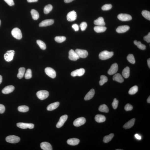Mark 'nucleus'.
I'll return each instance as SVG.
<instances>
[{"label": "nucleus", "instance_id": "nucleus-1", "mask_svg": "<svg viewBox=\"0 0 150 150\" xmlns=\"http://www.w3.org/2000/svg\"><path fill=\"white\" fill-rule=\"evenodd\" d=\"M113 52H109L107 51H104L101 52L99 54V58L101 60H106L110 58L113 55Z\"/></svg>", "mask_w": 150, "mask_h": 150}, {"label": "nucleus", "instance_id": "nucleus-2", "mask_svg": "<svg viewBox=\"0 0 150 150\" xmlns=\"http://www.w3.org/2000/svg\"><path fill=\"white\" fill-rule=\"evenodd\" d=\"M37 96L40 100H45L49 96V93L47 91L43 90L39 91L37 93Z\"/></svg>", "mask_w": 150, "mask_h": 150}, {"label": "nucleus", "instance_id": "nucleus-3", "mask_svg": "<svg viewBox=\"0 0 150 150\" xmlns=\"http://www.w3.org/2000/svg\"><path fill=\"white\" fill-rule=\"evenodd\" d=\"M15 51L13 50H10L5 53L4 55V58L5 61L7 62L11 61L14 58Z\"/></svg>", "mask_w": 150, "mask_h": 150}, {"label": "nucleus", "instance_id": "nucleus-4", "mask_svg": "<svg viewBox=\"0 0 150 150\" xmlns=\"http://www.w3.org/2000/svg\"><path fill=\"white\" fill-rule=\"evenodd\" d=\"M11 33L13 37L16 39L20 40L22 38V34L20 29L17 28H14L12 29Z\"/></svg>", "mask_w": 150, "mask_h": 150}, {"label": "nucleus", "instance_id": "nucleus-5", "mask_svg": "<svg viewBox=\"0 0 150 150\" xmlns=\"http://www.w3.org/2000/svg\"><path fill=\"white\" fill-rule=\"evenodd\" d=\"M7 142L11 143H16L19 142L20 138L19 137L15 136H10L6 138Z\"/></svg>", "mask_w": 150, "mask_h": 150}, {"label": "nucleus", "instance_id": "nucleus-6", "mask_svg": "<svg viewBox=\"0 0 150 150\" xmlns=\"http://www.w3.org/2000/svg\"><path fill=\"white\" fill-rule=\"evenodd\" d=\"M45 72L46 74L50 77L54 79L56 76V72L54 69L51 68L47 67L45 69Z\"/></svg>", "mask_w": 150, "mask_h": 150}, {"label": "nucleus", "instance_id": "nucleus-7", "mask_svg": "<svg viewBox=\"0 0 150 150\" xmlns=\"http://www.w3.org/2000/svg\"><path fill=\"white\" fill-rule=\"evenodd\" d=\"M18 127L23 129L27 128L33 129L34 127V124L32 123H19L16 124Z\"/></svg>", "mask_w": 150, "mask_h": 150}, {"label": "nucleus", "instance_id": "nucleus-8", "mask_svg": "<svg viewBox=\"0 0 150 150\" xmlns=\"http://www.w3.org/2000/svg\"><path fill=\"white\" fill-rule=\"evenodd\" d=\"M86 120L85 118L81 117L77 118L73 122V124L75 126L79 127L83 125L85 123Z\"/></svg>", "mask_w": 150, "mask_h": 150}, {"label": "nucleus", "instance_id": "nucleus-9", "mask_svg": "<svg viewBox=\"0 0 150 150\" xmlns=\"http://www.w3.org/2000/svg\"><path fill=\"white\" fill-rule=\"evenodd\" d=\"M118 18L120 20L123 21H130L132 19V16L130 14H123L118 15Z\"/></svg>", "mask_w": 150, "mask_h": 150}, {"label": "nucleus", "instance_id": "nucleus-10", "mask_svg": "<svg viewBox=\"0 0 150 150\" xmlns=\"http://www.w3.org/2000/svg\"><path fill=\"white\" fill-rule=\"evenodd\" d=\"M69 58L72 61H76L80 58V57L75 51L73 50H71L69 52Z\"/></svg>", "mask_w": 150, "mask_h": 150}, {"label": "nucleus", "instance_id": "nucleus-11", "mask_svg": "<svg viewBox=\"0 0 150 150\" xmlns=\"http://www.w3.org/2000/svg\"><path fill=\"white\" fill-rule=\"evenodd\" d=\"M85 72V69L83 68H81L73 71L71 73V75L73 77L77 76L81 77L84 74Z\"/></svg>", "mask_w": 150, "mask_h": 150}, {"label": "nucleus", "instance_id": "nucleus-12", "mask_svg": "<svg viewBox=\"0 0 150 150\" xmlns=\"http://www.w3.org/2000/svg\"><path fill=\"white\" fill-rule=\"evenodd\" d=\"M77 14L74 11H72L69 12L67 14V19L68 20L69 22H72L76 19Z\"/></svg>", "mask_w": 150, "mask_h": 150}, {"label": "nucleus", "instance_id": "nucleus-13", "mask_svg": "<svg viewBox=\"0 0 150 150\" xmlns=\"http://www.w3.org/2000/svg\"><path fill=\"white\" fill-rule=\"evenodd\" d=\"M75 52L77 53L80 57L81 58H85L88 55V52L85 50L77 49L76 50Z\"/></svg>", "mask_w": 150, "mask_h": 150}, {"label": "nucleus", "instance_id": "nucleus-14", "mask_svg": "<svg viewBox=\"0 0 150 150\" xmlns=\"http://www.w3.org/2000/svg\"><path fill=\"white\" fill-rule=\"evenodd\" d=\"M67 119L68 116L67 115H64L61 116L59 122L56 124V127L59 128L62 127L67 121Z\"/></svg>", "mask_w": 150, "mask_h": 150}, {"label": "nucleus", "instance_id": "nucleus-15", "mask_svg": "<svg viewBox=\"0 0 150 150\" xmlns=\"http://www.w3.org/2000/svg\"><path fill=\"white\" fill-rule=\"evenodd\" d=\"M118 70V65L117 63H114L112 65L108 71V74L109 75H113L117 72Z\"/></svg>", "mask_w": 150, "mask_h": 150}, {"label": "nucleus", "instance_id": "nucleus-16", "mask_svg": "<svg viewBox=\"0 0 150 150\" xmlns=\"http://www.w3.org/2000/svg\"><path fill=\"white\" fill-rule=\"evenodd\" d=\"M54 20L52 19H47L42 21L39 25L40 27H45L49 26L54 24Z\"/></svg>", "mask_w": 150, "mask_h": 150}, {"label": "nucleus", "instance_id": "nucleus-17", "mask_svg": "<svg viewBox=\"0 0 150 150\" xmlns=\"http://www.w3.org/2000/svg\"><path fill=\"white\" fill-rule=\"evenodd\" d=\"M129 29L130 27L128 25H123L118 27L116 31L118 33H123L126 32Z\"/></svg>", "mask_w": 150, "mask_h": 150}, {"label": "nucleus", "instance_id": "nucleus-18", "mask_svg": "<svg viewBox=\"0 0 150 150\" xmlns=\"http://www.w3.org/2000/svg\"><path fill=\"white\" fill-rule=\"evenodd\" d=\"M14 89V87L13 86H8L2 90V92L4 94H8L13 92Z\"/></svg>", "mask_w": 150, "mask_h": 150}, {"label": "nucleus", "instance_id": "nucleus-19", "mask_svg": "<svg viewBox=\"0 0 150 150\" xmlns=\"http://www.w3.org/2000/svg\"><path fill=\"white\" fill-rule=\"evenodd\" d=\"M41 148L44 150H53L52 146L49 143L44 142L41 143Z\"/></svg>", "mask_w": 150, "mask_h": 150}, {"label": "nucleus", "instance_id": "nucleus-20", "mask_svg": "<svg viewBox=\"0 0 150 150\" xmlns=\"http://www.w3.org/2000/svg\"><path fill=\"white\" fill-rule=\"evenodd\" d=\"M60 103L58 102H56L51 103L48 106L47 109L48 111H51L56 109L59 106Z\"/></svg>", "mask_w": 150, "mask_h": 150}, {"label": "nucleus", "instance_id": "nucleus-21", "mask_svg": "<svg viewBox=\"0 0 150 150\" xmlns=\"http://www.w3.org/2000/svg\"><path fill=\"white\" fill-rule=\"evenodd\" d=\"M94 24L97 26H104L105 25L104 19L101 17H99L96 20H95Z\"/></svg>", "mask_w": 150, "mask_h": 150}, {"label": "nucleus", "instance_id": "nucleus-22", "mask_svg": "<svg viewBox=\"0 0 150 150\" xmlns=\"http://www.w3.org/2000/svg\"><path fill=\"white\" fill-rule=\"evenodd\" d=\"M79 139L77 138H70L67 141L68 144L72 146L78 145L80 143Z\"/></svg>", "mask_w": 150, "mask_h": 150}, {"label": "nucleus", "instance_id": "nucleus-23", "mask_svg": "<svg viewBox=\"0 0 150 150\" xmlns=\"http://www.w3.org/2000/svg\"><path fill=\"white\" fill-rule=\"evenodd\" d=\"M95 94V91L94 89H91L88 93L86 94L84 98V99L85 100H90L93 98Z\"/></svg>", "mask_w": 150, "mask_h": 150}, {"label": "nucleus", "instance_id": "nucleus-24", "mask_svg": "<svg viewBox=\"0 0 150 150\" xmlns=\"http://www.w3.org/2000/svg\"><path fill=\"white\" fill-rule=\"evenodd\" d=\"M136 119H133L127 122L123 126V128L125 129H128L132 127L134 125Z\"/></svg>", "mask_w": 150, "mask_h": 150}, {"label": "nucleus", "instance_id": "nucleus-25", "mask_svg": "<svg viewBox=\"0 0 150 150\" xmlns=\"http://www.w3.org/2000/svg\"><path fill=\"white\" fill-rule=\"evenodd\" d=\"M113 80L120 83H122L124 81L122 76L120 73L116 74L113 76Z\"/></svg>", "mask_w": 150, "mask_h": 150}, {"label": "nucleus", "instance_id": "nucleus-26", "mask_svg": "<svg viewBox=\"0 0 150 150\" xmlns=\"http://www.w3.org/2000/svg\"><path fill=\"white\" fill-rule=\"evenodd\" d=\"M94 29L96 32L100 33L104 32L106 30L107 28L104 26H97L94 27Z\"/></svg>", "mask_w": 150, "mask_h": 150}, {"label": "nucleus", "instance_id": "nucleus-27", "mask_svg": "<svg viewBox=\"0 0 150 150\" xmlns=\"http://www.w3.org/2000/svg\"><path fill=\"white\" fill-rule=\"evenodd\" d=\"M95 120L98 123H102L105 121L106 118L104 116L101 115H97L95 116Z\"/></svg>", "mask_w": 150, "mask_h": 150}, {"label": "nucleus", "instance_id": "nucleus-28", "mask_svg": "<svg viewBox=\"0 0 150 150\" xmlns=\"http://www.w3.org/2000/svg\"><path fill=\"white\" fill-rule=\"evenodd\" d=\"M130 72L129 68L128 67H126L123 69L122 71V75L124 77L127 79L129 77Z\"/></svg>", "mask_w": 150, "mask_h": 150}, {"label": "nucleus", "instance_id": "nucleus-29", "mask_svg": "<svg viewBox=\"0 0 150 150\" xmlns=\"http://www.w3.org/2000/svg\"><path fill=\"white\" fill-rule=\"evenodd\" d=\"M31 13L33 20H37L39 18V14L37 11L34 9L32 10L31 11Z\"/></svg>", "mask_w": 150, "mask_h": 150}, {"label": "nucleus", "instance_id": "nucleus-30", "mask_svg": "<svg viewBox=\"0 0 150 150\" xmlns=\"http://www.w3.org/2000/svg\"><path fill=\"white\" fill-rule=\"evenodd\" d=\"M25 69L24 67H21L19 68L17 77L19 79H21L24 77Z\"/></svg>", "mask_w": 150, "mask_h": 150}, {"label": "nucleus", "instance_id": "nucleus-31", "mask_svg": "<svg viewBox=\"0 0 150 150\" xmlns=\"http://www.w3.org/2000/svg\"><path fill=\"white\" fill-rule=\"evenodd\" d=\"M134 43L135 45H136L139 49L141 50H145L146 49V46L144 44L141 43L140 41H134Z\"/></svg>", "mask_w": 150, "mask_h": 150}, {"label": "nucleus", "instance_id": "nucleus-32", "mask_svg": "<svg viewBox=\"0 0 150 150\" xmlns=\"http://www.w3.org/2000/svg\"><path fill=\"white\" fill-rule=\"evenodd\" d=\"M99 110L103 112L108 113L109 109L107 106L105 104L101 105L99 108Z\"/></svg>", "mask_w": 150, "mask_h": 150}, {"label": "nucleus", "instance_id": "nucleus-33", "mask_svg": "<svg viewBox=\"0 0 150 150\" xmlns=\"http://www.w3.org/2000/svg\"><path fill=\"white\" fill-rule=\"evenodd\" d=\"M114 136L113 134H111L105 136L103 139V141L105 143H107L110 141Z\"/></svg>", "mask_w": 150, "mask_h": 150}, {"label": "nucleus", "instance_id": "nucleus-34", "mask_svg": "<svg viewBox=\"0 0 150 150\" xmlns=\"http://www.w3.org/2000/svg\"><path fill=\"white\" fill-rule=\"evenodd\" d=\"M53 9L52 5L50 4L46 5L44 8V14H47L49 13Z\"/></svg>", "mask_w": 150, "mask_h": 150}, {"label": "nucleus", "instance_id": "nucleus-35", "mask_svg": "<svg viewBox=\"0 0 150 150\" xmlns=\"http://www.w3.org/2000/svg\"><path fill=\"white\" fill-rule=\"evenodd\" d=\"M18 111L22 112H26L28 111L29 108L27 106L22 105L18 107Z\"/></svg>", "mask_w": 150, "mask_h": 150}, {"label": "nucleus", "instance_id": "nucleus-36", "mask_svg": "<svg viewBox=\"0 0 150 150\" xmlns=\"http://www.w3.org/2000/svg\"><path fill=\"white\" fill-rule=\"evenodd\" d=\"M138 87L137 86H135L131 88L129 91L128 93L131 95H134L138 91Z\"/></svg>", "mask_w": 150, "mask_h": 150}, {"label": "nucleus", "instance_id": "nucleus-37", "mask_svg": "<svg viewBox=\"0 0 150 150\" xmlns=\"http://www.w3.org/2000/svg\"><path fill=\"white\" fill-rule=\"evenodd\" d=\"M108 80L107 77L106 76L102 75L100 77V80L99 81V84L101 86H102L105 83L107 82Z\"/></svg>", "mask_w": 150, "mask_h": 150}, {"label": "nucleus", "instance_id": "nucleus-38", "mask_svg": "<svg viewBox=\"0 0 150 150\" xmlns=\"http://www.w3.org/2000/svg\"><path fill=\"white\" fill-rule=\"evenodd\" d=\"M37 43L41 49L45 50L46 49V44L43 41L40 40H38L37 41Z\"/></svg>", "mask_w": 150, "mask_h": 150}, {"label": "nucleus", "instance_id": "nucleus-39", "mask_svg": "<svg viewBox=\"0 0 150 150\" xmlns=\"http://www.w3.org/2000/svg\"><path fill=\"white\" fill-rule=\"evenodd\" d=\"M127 59L128 62L132 64H134L136 63V60H135L134 57L132 54L128 55L127 57Z\"/></svg>", "mask_w": 150, "mask_h": 150}, {"label": "nucleus", "instance_id": "nucleus-40", "mask_svg": "<svg viewBox=\"0 0 150 150\" xmlns=\"http://www.w3.org/2000/svg\"><path fill=\"white\" fill-rule=\"evenodd\" d=\"M142 14L144 17L147 19L150 20V12L146 10H144L142 12Z\"/></svg>", "mask_w": 150, "mask_h": 150}, {"label": "nucleus", "instance_id": "nucleus-41", "mask_svg": "<svg viewBox=\"0 0 150 150\" xmlns=\"http://www.w3.org/2000/svg\"><path fill=\"white\" fill-rule=\"evenodd\" d=\"M55 41L59 43H61L65 41L66 38L64 36H56L55 39Z\"/></svg>", "mask_w": 150, "mask_h": 150}, {"label": "nucleus", "instance_id": "nucleus-42", "mask_svg": "<svg viewBox=\"0 0 150 150\" xmlns=\"http://www.w3.org/2000/svg\"><path fill=\"white\" fill-rule=\"evenodd\" d=\"M25 76V78L27 79H31L32 76V75L31 70L30 69H27Z\"/></svg>", "mask_w": 150, "mask_h": 150}, {"label": "nucleus", "instance_id": "nucleus-43", "mask_svg": "<svg viewBox=\"0 0 150 150\" xmlns=\"http://www.w3.org/2000/svg\"><path fill=\"white\" fill-rule=\"evenodd\" d=\"M112 8V5L111 4H107L103 5L101 8V9L103 10L107 11L110 10Z\"/></svg>", "mask_w": 150, "mask_h": 150}, {"label": "nucleus", "instance_id": "nucleus-44", "mask_svg": "<svg viewBox=\"0 0 150 150\" xmlns=\"http://www.w3.org/2000/svg\"><path fill=\"white\" fill-rule=\"evenodd\" d=\"M118 103H119V101L117 100V99L114 98L112 104V106L114 109H116L117 108Z\"/></svg>", "mask_w": 150, "mask_h": 150}, {"label": "nucleus", "instance_id": "nucleus-45", "mask_svg": "<svg viewBox=\"0 0 150 150\" xmlns=\"http://www.w3.org/2000/svg\"><path fill=\"white\" fill-rule=\"evenodd\" d=\"M87 24L85 22H82L80 25V27L81 28V30L82 31L85 30L87 28Z\"/></svg>", "mask_w": 150, "mask_h": 150}, {"label": "nucleus", "instance_id": "nucleus-46", "mask_svg": "<svg viewBox=\"0 0 150 150\" xmlns=\"http://www.w3.org/2000/svg\"><path fill=\"white\" fill-rule=\"evenodd\" d=\"M124 109L126 111H131L133 109V107L131 105L128 103L126 105Z\"/></svg>", "mask_w": 150, "mask_h": 150}, {"label": "nucleus", "instance_id": "nucleus-47", "mask_svg": "<svg viewBox=\"0 0 150 150\" xmlns=\"http://www.w3.org/2000/svg\"><path fill=\"white\" fill-rule=\"evenodd\" d=\"M144 39L146 41L147 43H150V33L149 32L147 35L145 36L144 37Z\"/></svg>", "mask_w": 150, "mask_h": 150}, {"label": "nucleus", "instance_id": "nucleus-48", "mask_svg": "<svg viewBox=\"0 0 150 150\" xmlns=\"http://www.w3.org/2000/svg\"><path fill=\"white\" fill-rule=\"evenodd\" d=\"M8 5L10 6H12L14 5V3L13 0H4Z\"/></svg>", "mask_w": 150, "mask_h": 150}, {"label": "nucleus", "instance_id": "nucleus-49", "mask_svg": "<svg viewBox=\"0 0 150 150\" xmlns=\"http://www.w3.org/2000/svg\"><path fill=\"white\" fill-rule=\"evenodd\" d=\"M5 107L3 105L0 104V113L2 114L5 111Z\"/></svg>", "mask_w": 150, "mask_h": 150}, {"label": "nucleus", "instance_id": "nucleus-50", "mask_svg": "<svg viewBox=\"0 0 150 150\" xmlns=\"http://www.w3.org/2000/svg\"><path fill=\"white\" fill-rule=\"evenodd\" d=\"M72 28L74 29L75 31H79V26L78 25L76 24H74L72 25Z\"/></svg>", "mask_w": 150, "mask_h": 150}, {"label": "nucleus", "instance_id": "nucleus-51", "mask_svg": "<svg viewBox=\"0 0 150 150\" xmlns=\"http://www.w3.org/2000/svg\"><path fill=\"white\" fill-rule=\"evenodd\" d=\"M135 136L137 139H138V140H141V136H139V135L138 134H136L135 135Z\"/></svg>", "mask_w": 150, "mask_h": 150}, {"label": "nucleus", "instance_id": "nucleus-52", "mask_svg": "<svg viewBox=\"0 0 150 150\" xmlns=\"http://www.w3.org/2000/svg\"><path fill=\"white\" fill-rule=\"evenodd\" d=\"M27 1L29 3L34 2L38 1V0H27Z\"/></svg>", "mask_w": 150, "mask_h": 150}, {"label": "nucleus", "instance_id": "nucleus-53", "mask_svg": "<svg viewBox=\"0 0 150 150\" xmlns=\"http://www.w3.org/2000/svg\"><path fill=\"white\" fill-rule=\"evenodd\" d=\"M73 0H64V1L65 3H70Z\"/></svg>", "mask_w": 150, "mask_h": 150}, {"label": "nucleus", "instance_id": "nucleus-54", "mask_svg": "<svg viewBox=\"0 0 150 150\" xmlns=\"http://www.w3.org/2000/svg\"><path fill=\"white\" fill-rule=\"evenodd\" d=\"M147 63L149 67V68H150V59L149 58L147 60Z\"/></svg>", "mask_w": 150, "mask_h": 150}, {"label": "nucleus", "instance_id": "nucleus-55", "mask_svg": "<svg viewBox=\"0 0 150 150\" xmlns=\"http://www.w3.org/2000/svg\"><path fill=\"white\" fill-rule=\"evenodd\" d=\"M2 80V76L0 75V84L1 83Z\"/></svg>", "mask_w": 150, "mask_h": 150}, {"label": "nucleus", "instance_id": "nucleus-56", "mask_svg": "<svg viewBox=\"0 0 150 150\" xmlns=\"http://www.w3.org/2000/svg\"><path fill=\"white\" fill-rule=\"evenodd\" d=\"M147 101L148 103H150V96L149 97V98L147 99Z\"/></svg>", "mask_w": 150, "mask_h": 150}, {"label": "nucleus", "instance_id": "nucleus-57", "mask_svg": "<svg viewBox=\"0 0 150 150\" xmlns=\"http://www.w3.org/2000/svg\"><path fill=\"white\" fill-rule=\"evenodd\" d=\"M122 150V149H117L116 150Z\"/></svg>", "mask_w": 150, "mask_h": 150}, {"label": "nucleus", "instance_id": "nucleus-58", "mask_svg": "<svg viewBox=\"0 0 150 150\" xmlns=\"http://www.w3.org/2000/svg\"><path fill=\"white\" fill-rule=\"evenodd\" d=\"M1 21L0 20V25H1Z\"/></svg>", "mask_w": 150, "mask_h": 150}]
</instances>
